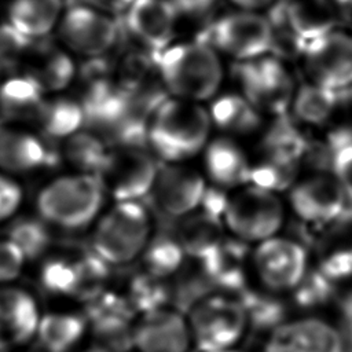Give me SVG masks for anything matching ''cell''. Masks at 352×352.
Returning <instances> with one entry per match:
<instances>
[{
    "mask_svg": "<svg viewBox=\"0 0 352 352\" xmlns=\"http://www.w3.org/2000/svg\"><path fill=\"white\" fill-rule=\"evenodd\" d=\"M155 234L154 220L142 201H118L94 223L91 250L110 267H125L140 258Z\"/></svg>",
    "mask_w": 352,
    "mask_h": 352,
    "instance_id": "obj_1",
    "label": "cell"
},
{
    "mask_svg": "<svg viewBox=\"0 0 352 352\" xmlns=\"http://www.w3.org/2000/svg\"><path fill=\"white\" fill-rule=\"evenodd\" d=\"M210 122L195 102L166 98L151 118L148 144L162 162L183 164L205 148Z\"/></svg>",
    "mask_w": 352,
    "mask_h": 352,
    "instance_id": "obj_2",
    "label": "cell"
},
{
    "mask_svg": "<svg viewBox=\"0 0 352 352\" xmlns=\"http://www.w3.org/2000/svg\"><path fill=\"white\" fill-rule=\"evenodd\" d=\"M104 187L98 176L73 173L50 182L37 195L43 221L66 231H80L98 220L103 212Z\"/></svg>",
    "mask_w": 352,
    "mask_h": 352,
    "instance_id": "obj_3",
    "label": "cell"
},
{
    "mask_svg": "<svg viewBox=\"0 0 352 352\" xmlns=\"http://www.w3.org/2000/svg\"><path fill=\"white\" fill-rule=\"evenodd\" d=\"M154 59L164 87L177 99H209L221 82V63L204 41L170 45Z\"/></svg>",
    "mask_w": 352,
    "mask_h": 352,
    "instance_id": "obj_4",
    "label": "cell"
},
{
    "mask_svg": "<svg viewBox=\"0 0 352 352\" xmlns=\"http://www.w3.org/2000/svg\"><path fill=\"white\" fill-rule=\"evenodd\" d=\"M186 316L197 352L236 349L250 330L245 305L232 293L213 290L192 302Z\"/></svg>",
    "mask_w": 352,
    "mask_h": 352,
    "instance_id": "obj_5",
    "label": "cell"
},
{
    "mask_svg": "<svg viewBox=\"0 0 352 352\" xmlns=\"http://www.w3.org/2000/svg\"><path fill=\"white\" fill-rule=\"evenodd\" d=\"M286 220V204L278 194L246 184L230 192L221 219L226 232L254 246L280 234Z\"/></svg>",
    "mask_w": 352,
    "mask_h": 352,
    "instance_id": "obj_6",
    "label": "cell"
},
{
    "mask_svg": "<svg viewBox=\"0 0 352 352\" xmlns=\"http://www.w3.org/2000/svg\"><path fill=\"white\" fill-rule=\"evenodd\" d=\"M309 268L308 250L296 238L278 234L252 246L250 275L264 292L292 293Z\"/></svg>",
    "mask_w": 352,
    "mask_h": 352,
    "instance_id": "obj_7",
    "label": "cell"
},
{
    "mask_svg": "<svg viewBox=\"0 0 352 352\" xmlns=\"http://www.w3.org/2000/svg\"><path fill=\"white\" fill-rule=\"evenodd\" d=\"M199 41L234 58L252 60L271 52L272 28L268 16L250 11L235 12L213 22Z\"/></svg>",
    "mask_w": 352,
    "mask_h": 352,
    "instance_id": "obj_8",
    "label": "cell"
},
{
    "mask_svg": "<svg viewBox=\"0 0 352 352\" xmlns=\"http://www.w3.org/2000/svg\"><path fill=\"white\" fill-rule=\"evenodd\" d=\"M348 195L330 172L298 177L287 191V206L304 224L324 227L337 223L346 208Z\"/></svg>",
    "mask_w": 352,
    "mask_h": 352,
    "instance_id": "obj_9",
    "label": "cell"
},
{
    "mask_svg": "<svg viewBox=\"0 0 352 352\" xmlns=\"http://www.w3.org/2000/svg\"><path fill=\"white\" fill-rule=\"evenodd\" d=\"M236 78L243 89V98L258 111L283 116L293 102V80L275 56L241 62L236 66Z\"/></svg>",
    "mask_w": 352,
    "mask_h": 352,
    "instance_id": "obj_10",
    "label": "cell"
},
{
    "mask_svg": "<svg viewBox=\"0 0 352 352\" xmlns=\"http://www.w3.org/2000/svg\"><path fill=\"white\" fill-rule=\"evenodd\" d=\"M158 166L143 147H116L98 177L114 202L142 201L151 194Z\"/></svg>",
    "mask_w": 352,
    "mask_h": 352,
    "instance_id": "obj_11",
    "label": "cell"
},
{
    "mask_svg": "<svg viewBox=\"0 0 352 352\" xmlns=\"http://www.w3.org/2000/svg\"><path fill=\"white\" fill-rule=\"evenodd\" d=\"M58 33L72 51L87 58L104 55L117 43L118 22L109 14L85 4H73L60 18Z\"/></svg>",
    "mask_w": 352,
    "mask_h": 352,
    "instance_id": "obj_12",
    "label": "cell"
},
{
    "mask_svg": "<svg viewBox=\"0 0 352 352\" xmlns=\"http://www.w3.org/2000/svg\"><path fill=\"white\" fill-rule=\"evenodd\" d=\"M263 352H344L340 330L319 315L285 319L270 333Z\"/></svg>",
    "mask_w": 352,
    "mask_h": 352,
    "instance_id": "obj_13",
    "label": "cell"
},
{
    "mask_svg": "<svg viewBox=\"0 0 352 352\" xmlns=\"http://www.w3.org/2000/svg\"><path fill=\"white\" fill-rule=\"evenodd\" d=\"M85 318L95 337V345L104 352L132 349V330L136 314L124 294L104 290L87 302Z\"/></svg>",
    "mask_w": 352,
    "mask_h": 352,
    "instance_id": "obj_14",
    "label": "cell"
},
{
    "mask_svg": "<svg viewBox=\"0 0 352 352\" xmlns=\"http://www.w3.org/2000/svg\"><path fill=\"white\" fill-rule=\"evenodd\" d=\"M206 187L205 175L186 162H162L158 166L150 195L162 213L173 219H183L199 209Z\"/></svg>",
    "mask_w": 352,
    "mask_h": 352,
    "instance_id": "obj_15",
    "label": "cell"
},
{
    "mask_svg": "<svg viewBox=\"0 0 352 352\" xmlns=\"http://www.w3.org/2000/svg\"><path fill=\"white\" fill-rule=\"evenodd\" d=\"M135 352H191L187 316L172 305L138 315L132 330Z\"/></svg>",
    "mask_w": 352,
    "mask_h": 352,
    "instance_id": "obj_16",
    "label": "cell"
},
{
    "mask_svg": "<svg viewBox=\"0 0 352 352\" xmlns=\"http://www.w3.org/2000/svg\"><path fill=\"white\" fill-rule=\"evenodd\" d=\"M305 67L314 82L334 91L352 84V36L330 32L312 41L304 50Z\"/></svg>",
    "mask_w": 352,
    "mask_h": 352,
    "instance_id": "obj_17",
    "label": "cell"
},
{
    "mask_svg": "<svg viewBox=\"0 0 352 352\" xmlns=\"http://www.w3.org/2000/svg\"><path fill=\"white\" fill-rule=\"evenodd\" d=\"M176 21L177 10L169 0H133L125 11L128 30L154 56L170 47Z\"/></svg>",
    "mask_w": 352,
    "mask_h": 352,
    "instance_id": "obj_18",
    "label": "cell"
},
{
    "mask_svg": "<svg viewBox=\"0 0 352 352\" xmlns=\"http://www.w3.org/2000/svg\"><path fill=\"white\" fill-rule=\"evenodd\" d=\"M252 246L230 236H224L221 243L198 267L210 286L219 292L241 294L249 287Z\"/></svg>",
    "mask_w": 352,
    "mask_h": 352,
    "instance_id": "obj_19",
    "label": "cell"
},
{
    "mask_svg": "<svg viewBox=\"0 0 352 352\" xmlns=\"http://www.w3.org/2000/svg\"><path fill=\"white\" fill-rule=\"evenodd\" d=\"M56 153L45 138L37 136L21 126L0 122V170L28 173L56 164Z\"/></svg>",
    "mask_w": 352,
    "mask_h": 352,
    "instance_id": "obj_20",
    "label": "cell"
},
{
    "mask_svg": "<svg viewBox=\"0 0 352 352\" xmlns=\"http://www.w3.org/2000/svg\"><path fill=\"white\" fill-rule=\"evenodd\" d=\"M40 315L34 298L16 287H0V352L25 344L36 333Z\"/></svg>",
    "mask_w": 352,
    "mask_h": 352,
    "instance_id": "obj_21",
    "label": "cell"
},
{
    "mask_svg": "<svg viewBox=\"0 0 352 352\" xmlns=\"http://www.w3.org/2000/svg\"><path fill=\"white\" fill-rule=\"evenodd\" d=\"M22 67L23 76L34 81L45 94L65 89L76 74L69 54L45 37L32 40Z\"/></svg>",
    "mask_w": 352,
    "mask_h": 352,
    "instance_id": "obj_22",
    "label": "cell"
},
{
    "mask_svg": "<svg viewBox=\"0 0 352 352\" xmlns=\"http://www.w3.org/2000/svg\"><path fill=\"white\" fill-rule=\"evenodd\" d=\"M204 166L209 184L234 191L249 183L252 162L234 140L219 138L205 146Z\"/></svg>",
    "mask_w": 352,
    "mask_h": 352,
    "instance_id": "obj_23",
    "label": "cell"
},
{
    "mask_svg": "<svg viewBox=\"0 0 352 352\" xmlns=\"http://www.w3.org/2000/svg\"><path fill=\"white\" fill-rule=\"evenodd\" d=\"M338 7L336 0H278L272 8L308 44L334 30Z\"/></svg>",
    "mask_w": 352,
    "mask_h": 352,
    "instance_id": "obj_24",
    "label": "cell"
},
{
    "mask_svg": "<svg viewBox=\"0 0 352 352\" xmlns=\"http://www.w3.org/2000/svg\"><path fill=\"white\" fill-rule=\"evenodd\" d=\"M45 102V92L23 74L10 77L0 85V114L8 124L36 126Z\"/></svg>",
    "mask_w": 352,
    "mask_h": 352,
    "instance_id": "obj_25",
    "label": "cell"
},
{
    "mask_svg": "<svg viewBox=\"0 0 352 352\" xmlns=\"http://www.w3.org/2000/svg\"><path fill=\"white\" fill-rule=\"evenodd\" d=\"M182 245L187 258L202 261L221 243L227 235L220 220L197 210L183 219L173 232Z\"/></svg>",
    "mask_w": 352,
    "mask_h": 352,
    "instance_id": "obj_26",
    "label": "cell"
},
{
    "mask_svg": "<svg viewBox=\"0 0 352 352\" xmlns=\"http://www.w3.org/2000/svg\"><path fill=\"white\" fill-rule=\"evenodd\" d=\"M65 0H10L8 23L30 40L47 37L62 18Z\"/></svg>",
    "mask_w": 352,
    "mask_h": 352,
    "instance_id": "obj_27",
    "label": "cell"
},
{
    "mask_svg": "<svg viewBox=\"0 0 352 352\" xmlns=\"http://www.w3.org/2000/svg\"><path fill=\"white\" fill-rule=\"evenodd\" d=\"M87 330L84 314L50 312L40 318L36 334L45 352H72Z\"/></svg>",
    "mask_w": 352,
    "mask_h": 352,
    "instance_id": "obj_28",
    "label": "cell"
},
{
    "mask_svg": "<svg viewBox=\"0 0 352 352\" xmlns=\"http://www.w3.org/2000/svg\"><path fill=\"white\" fill-rule=\"evenodd\" d=\"M111 150L98 133L80 129L65 139L63 157L78 173L99 176L109 161Z\"/></svg>",
    "mask_w": 352,
    "mask_h": 352,
    "instance_id": "obj_29",
    "label": "cell"
},
{
    "mask_svg": "<svg viewBox=\"0 0 352 352\" xmlns=\"http://www.w3.org/2000/svg\"><path fill=\"white\" fill-rule=\"evenodd\" d=\"M142 271L169 280L184 267L187 256L175 234H154L140 256Z\"/></svg>",
    "mask_w": 352,
    "mask_h": 352,
    "instance_id": "obj_30",
    "label": "cell"
},
{
    "mask_svg": "<svg viewBox=\"0 0 352 352\" xmlns=\"http://www.w3.org/2000/svg\"><path fill=\"white\" fill-rule=\"evenodd\" d=\"M84 125V110L80 100L66 96L47 98L44 110L36 124L45 139H67Z\"/></svg>",
    "mask_w": 352,
    "mask_h": 352,
    "instance_id": "obj_31",
    "label": "cell"
},
{
    "mask_svg": "<svg viewBox=\"0 0 352 352\" xmlns=\"http://www.w3.org/2000/svg\"><path fill=\"white\" fill-rule=\"evenodd\" d=\"M309 143L286 114L278 116L263 138V155L301 165Z\"/></svg>",
    "mask_w": 352,
    "mask_h": 352,
    "instance_id": "obj_32",
    "label": "cell"
},
{
    "mask_svg": "<svg viewBox=\"0 0 352 352\" xmlns=\"http://www.w3.org/2000/svg\"><path fill=\"white\" fill-rule=\"evenodd\" d=\"M209 116L220 129L236 135L252 133L260 125V111L239 95L219 98L212 104Z\"/></svg>",
    "mask_w": 352,
    "mask_h": 352,
    "instance_id": "obj_33",
    "label": "cell"
},
{
    "mask_svg": "<svg viewBox=\"0 0 352 352\" xmlns=\"http://www.w3.org/2000/svg\"><path fill=\"white\" fill-rule=\"evenodd\" d=\"M342 91H334L308 82L298 88L293 96V110L296 117L311 125H320L333 114L337 103L342 99Z\"/></svg>",
    "mask_w": 352,
    "mask_h": 352,
    "instance_id": "obj_34",
    "label": "cell"
},
{
    "mask_svg": "<svg viewBox=\"0 0 352 352\" xmlns=\"http://www.w3.org/2000/svg\"><path fill=\"white\" fill-rule=\"evenodd\" d=\"M172 293L168 280L140 270L129 279L124 296L138 316L170 305Z\"/></svg>",
    "mask_w": 352,
    "mask_h": 352,
    "instance_id": "obj_35",
    "label": "cell"
},
{
    "mask_svg": "<svg viewBox=\"0 0 352 352\" xmlns=\"http://www.w3.org/2000/svg\"><path fill=\"white\" fill-rule=\"evenodd\" d=\"M315 268L333 283L352 278V236L336 232L323 239Z\"/></svg>",
    "mask_w": 352,
    "mask_h": 352,
    "instance_id": "obj_36",
    "label": "cell"
},
{
    "mask_svg": "<svg viewBox=\"0 0 352 352\" xmlns=\"http://www.w3.org/2000/svg\"><path fill=\"white\" fill-rule=\"evenodd\" d=\"M300 165L297 164L263 155L257 162H252L248 184L279 195L294 186Z\"/></svg>",
    "mask_w": 352,
    "mask_h": 352,
    "instance_id": "obj_37",
    "label": "cell"
},
{
    "mask_svg": "<svg viewBox=\"0 0 352 352\" xmlns=\"http://www.w3.org/2000/svg\"><path fill=\"white\" fill-rule=\"evenodd\" d=\"M40 282L54 294L77 298L80 289V254L76 257H51L41 268Z\"/></svg>",
    "mask_w": 352,
    "mask_h": 352,
    "instance_id": "obj_38",
    "label": "cell"
},
{
    "mask_svg": "<svg viewBox=\"0 0 352 352\" xmlns=\"http://www.w3.org/2000/svg\"><path fill=\"white\" fill-rule=\"evenodd\" d=\"M238 296L245 305L250 329H267L270 333L286 319L283 304L276 298L278 294L248 287Z\"/></svg>",
    "mask_w": 352,
    "mask_h": 352,
    "instance_id": "obj_39",
    "label": "cell"
},
{
    "mask_svg": "<svg viewBox=\"0 0 352 352\" xmlns=\"http://www.w3.org/2000/svg\"><path fill=\"white\" fill-rule=\"evenodd\" d=\"M7 239L19 248L26 260L38 258L51 245L48 224L30 217L15 220L8 228Z\"/></svg>",
    "mask_w": 352,
    "mask_h": 352,
    "instance_id": "obj_40",
    "label": "cell"
},
{
    "mask_svg": "<svg viewBox=\"0 0 352 352\" xmlns=\"http://www.w3.org/2000/svg\"><path fill=\"white\" fill-rule=\"evenodd\" d=\"M330 173L352 198V129H337L329 136Z\"/></svg>",
    "mask_w": 352,
    "mask_h": 352,
    "instance_id": "obj_41",
    "label": "cell"
},
{
    "mask_svg": "<svg viewBox=\"0 0 352 352\" xmlns=\"http://www.w3.org/2000/svg\"><path fill=\"white\" fill-rule=\"evenodd\" d=\"M32 40L10 23L0 25V74L22 67Z\"/></svg>",
    "mask_w": 352,
    "mask_h": 352,
    "instance_id": "obj_42",
    "label": "cell"
},
{
    "mask_svg": "<svg viewBox=\"0 0 352 352\" xmlns=\"http://www.w3.org/2000/svg\"><path fill=\"white\" fill-rule=\"evenodd\" d=\"M333 290V282L323 276L316 268H309L300 285L290 293L293 302L304 309L311 311L324 304Z\"/></svg>",
    "mask_w": 352,
    "mask_h": 352,
    "instance_id": "obj_43",
    "label": "cell"
},
{
    "mask_svg": "<svg viewBox=\"0 0 352 352\" xmlns=\"http://www.w3.org/2000/svg\"><path fill=\"white\" fill-rule=\"evenodd\" d=\"M25 256L11 241H0V282L15 279L23 267Z\"/></svg>",
    "mask_w": 352,
    "mask_h": 352,
    "instance_id": "obj_44",
    "label": "cell"
},
{
    "mask_svg": "<svg viewBox=\"0 0 352 352\" xmlns=\"http://www.w3.org/2000/svg\"><path fill=\"white\" fill-rule=\"evenodd\" d=\"M22 201L21 186L0 172V221L7 220L19 208Z\"/></svg>",
    "mask_w": 352,
    "mask_h": 352,
    "instance_id": "obj_45",
    "label": "cell"
},
{
    "mask_svg": "<svg viewBox=\"0 0 352 352\" xmlns=\"http://www.w3.org/2000/svg\"><path fill=\"white\" fill-rule=\"evenodd\" d=\"M78 1V0H70ZM85 6L96 8L99 11L110 14H120L128 10V7L133 3V0H82Z\"/></svg>",
    "mask_w": 352,
    "mask_h": 352,
    "instance_id": "obj_46",
    "label": "cell"
},
{
    "mask_svg": "<svg viewBox=\"0 0 352 352\" xmlns=\"http://www.w3.org/2000/svg\"><path fill=\"white\" fill-rule=\"evenodd\" d=\"M216 0H172L177 12H184L188 15H199L212 8Z\"/></svg>",
    "mask_w": 352,
    "mask_h": 352,
    "instance_id": "obj_47",
    "label": "cell"
},
{
    "mask_svg": "<svg viewBox=\"0 0 352 352\" xmlns=\"http://www.w3.org/2000/svg\"><path fill=\"white\" fill-rule=\"evenodd\" d=\"M231 1L246 11L263 8V7L268 6L270 3H272V0H231Z\"/></svg>",
    "mask_w": 352,
    "mask_h": 352,
    "instance_id": "obj_48",
    "label": "cell"
},
{
    "mask_svg": "<svg viewBox=\"0 0 352 352\" xmlns=\"http://www.w3.org/2000/svg\"><path fill=\"white\" fill-rule=\"evenodd\" d=\"M78 352H104L100 346H98V345H92V346H88V348H84V349H81V351H78Z\"/></svg>",
    "mask_w": 352,
    "mask_h": 352,
    "instance_id": "obj_49",
    "label": "cell"
},
{
    "mask_svg": "<svg viewBox=\"0 0 352 352\" xmlns=\"http://www.w3.org/2000/svg\"><path fill=\"white\" fill-rule=\"evenodd\" d=\"M221 352H245V351H241V349H230V351H221Z\"/></svg>",
    "mask_w": 352,
    "mask_h": 352,
    "instance_id": "obj_50",
    "label": "cell"
},
{
    "mask_svg": "<svg viewBox=\"0 0 352 352\" xmlns=\"http://www.w3.org/2000/svg\"><path fill=\"white\" fill-rule=\"evenodd\" d=\"M125 352H135V351H133V349H131V351H125Z\"/></svg>",
    "mask_w": 352,
    "mask_h": 352,
    "instance_id": "obj_51",
    "label": "cell"
}]
</instances>
